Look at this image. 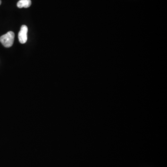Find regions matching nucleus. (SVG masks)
Segmentation results:
<instances>
[{
	"label": "nucleus",
	"instance_id": "f257e3e1",
	"mask_svg": "<svg viewBox=\"0 0 167 167\" xmlns=\"http://www.w3.org/2000/svg\"><path fill=\"white\" fill-rule=\"evenodd\" d=\"M15 39V34L12 31H9L0 37V42L6 47L12 46Z\"/></svg>",
	"mask_w": 167,
	"mask_h": 167
},
{
	"label": "nucleus",
	"instance_id": "f03ea898",
	"mask_svg": "<svg viewBox=\"0 0 167 167\" xmlns=\"http://www.w3.org/2000/svg\"><path fill=\"white\" fill-rule=\"evenodd\" d=\"M28 28L26 25H22L20 28V30L18 34V38L20 43L24 44L27 40V33Z\"/></svg>",
	"mask_w": 167,
	"mask_h": 167
},
{
	"label": "nucleus",
	"instance_id": "7ed1b4c3",
	"mask_svg": "<svg viewBox=\"0 0 167 167\" xmlns=\"http://www.w3.org/2000/svg\"><path fill=\"white\" fill-rule=\"evenodd\" d=\"M31 5V0H20L17 3V6L20 9L29 8Z\"/></svg>",
	"mask_w": 167,
	"mask_h": 167
},
{
	"label": "nucleus",
	"instance_id": "20e7f679",
	"mask_svg": "<svg viewBox=\"0 0 167 167\" xmlns=\"http://www.w3.org/2000/svg\"><path fill=\"white\" fill-rule=\"evenodd\" d=\"M1 4H2L1 0H0V5H1Z\"/></svg>",
	"mask_w": 167,
	"mask_h": 167
}]
</instances>
